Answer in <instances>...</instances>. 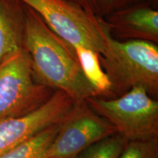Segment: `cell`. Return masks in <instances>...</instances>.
<instances>
[{
	"mask_svg": "<svg viewBox=\"0 0 158 158\" xmlns=\"http://www.w3.org/2000/svg\"><path fill=\"white\" fill-rule=\"evenodd\" d=\"M26 15L24 49L30 60L35 81L62 91L74 102L98 97L93 85L85 76L73 47L55 34L27 5Z\"/></svg>",
	"mask_w": 158,
	"mask_h": 158,
	"instance_id": "obj_1",
	"label": "cell"
},
{
	"mask_svg": "<svg viewBox=\"0 0 158 158\" xmlns=\"http://www.w3.org/2000/svg\"><path fill=\"white\" fill-rule=\"evenodd\" d=\"M99 61L110 86L112 98L136 86L152 98L158 95V45L142 40L118 41L108 35Z\"/></svg>",
	"mask_w": 158,
	"mask_h": 158,
	"instance_id": "obj_2",
	"label": "cell"
},
{
	"mask_svg": "<svg viewBox=\"0 0 158 158\" xmlns=\"http://www.w3.org/2000/svg\"><path fill=\"white\" fill-rule=\"evenodd\" d=\"M32 8L55 34L73 48L100 55L109 34L102 22L70 0H21Z\"/></svg>",
	"mask_w": 158,
	"mask_h": 158,
	"instance_id": "obj_3",
	"label": "cell"
},
{
	"mask_svg": "<svg viewBox=\"0 0 158 158\" xmlns=\"http://www.w3.org/2000/svg\"><path fill=\"white\" fill-rule=\"evenodd\" d=\"M86 102L127 141L158 138V101L136 86L115 98L93 97Z\"/></svg>",
	"mask_w": 158,
	"mask_h": 158,
	"instance_id": "obj_4",
	"label": "cell"
},
{
	"mask_svg": "<svg viewBox=\"0 0 158 158\" xmlns=\"http://www.w3.org/2000/svg\"><path fill=\"white\" fill-rule=\"evenodd\" d=\"M55 90L37 84L25 49L0 64V122L32 113Z\"/></svg>",
	"mask_w": 158,
	"mask_h": 158,
	"instance_id": "obj_5",
	"label": "cell"
},
{
	"mask_svg": "<svg viewBox=\"0 0 158 158\" xmlns=\"http://www.w3.org/2000/svg\"><path fill=\"white\" fill-rule=\"evenodd\" d=\"M115 133L113 126L92 110L86 100L73 102L59 124L45 158H76L91 145Z\"/></svg>",
	"mask_w": 158,
	"mask_h": 158,
	"instance_id": "obj_6",
	"label": "cell"
},
{
	"mask_svg": "<svg viewBox=\"0 0 158 158\" xmlns=\"http://www.w3.org/2000/svg\"><path fill=\"white\" fill-rule=\"evenodd\" d=\"M73 106L70 97L56 90L32 113L0 122V157L45 128L60 123Z\"/></svg>",
	"mask_w": 158,
	"mask_h": 158,
	"instance_id": "obj_7",
	"label": "cell"
},
{
	"mask_svg": "<svg viewBox=\"0 0 158 158\" xmlns=\"http://www.w3.org/2000/svg\"><path fill=\"white\" fill-rule=\"evenodd\" d=\"M102 22L111 38L158 44V11L143 1L114 12Z\"/></svg>",
	"mask_w": 158,
	"mask_h": 158,
	"instance_id": "obj_8",
	"label": "cell"
},
{
	"mask_svg": "<svg viewBox=\"0 0 158 158\" xmlns=\"http://www.w3.org/2000/svg\"><path fill=\"white\" fill-rule=\"evenodd\" d=\"M26 19L21 0H0V64L24 49Z\"/></svg>",
	"mask_w": 158,
	"mask_h": 158,
	"instance_id": "obj_9",
	"label": "cell"
},
{
	"mask_svg": "<svg viewBox=\"0 0 158 158\" xmlns=\"http://www.w3.org/2000/svg\"><path fill=\"white\" fill-rule=\"evenodd\" d=\"M60 123L45 128L0 158H45L47 150L54 141Z\"/></svg>",
	"mask_w": 158,
	"mask_h": 158,
	"instance_id": "obj_10",
	"label": "cell"
},
{
	"mask_svg": "<svg viewBox=\"0 0 158 158\" xmlns=\"http://www.w3.org/2000/svg\"><path fill=\"white\" fill-rule=\"evenodd\" d=\"M85 76L95 89L98 98H112L110 86L99 61V54L89 49L74 48Z\"/></svg>",
	"mask_w": 158,
	"mask_h": 158,
	"instance_id": "obj_11",
	"label": "cell"
},
{
	"mask_svg": "<svg viewBox=\"0 0 158 158\" xmlns=\"http://www.w3.org/2000/svg\"><path fill=\"white\" fill-rule=\"evenodd\" d=\"M127 143L125 138L115 133L91 145L76 158H118Z\"/></svg>",
	"mask_w": 158,
	"mask_h": 158,
	"instance_id": "obj_12",
	"label": "cell"
},
{
	"mask_svg": "<svg viewBox=\"0 0 158 158\" xmlns=\"http://www.w3.org/2000/svg\"><path fill=\"white\" fill-rule=\"evenodd\" d=\"M80 6L89 14L103 19L114 12L142 0H70Z\"/></svg>",
	"mask_w": 158,
	"mask_h": 158,
	"instance_id": "obj_13",
	"label": "cell"
},
{
	"mask_svg": "<svg viewBox=\"0 0 158 158\" xmlns=\"http://www.w3.org/2000/svg\"><path fill=\"white\" fill-rule=\"evenodd\" d=\"M118 158H158V138L127 141Z\"/></svg>",
	"mask_w": 158,
	"mask_h": 158,
	"instance_id": "obj_14",
	"label": "cell"
},
{
	"mask_svg": "<svg viewBox=\"0 0 158 158\" xmlns=\"http://www.w3.org/2000/svg\"><path fill=\"white\" fill-rule=\"evenodd\" d=\"M142 1H143V2H145L149 4L150 5L152 6V7H155V9H157L158 0H142Z\"/></svg>",
	"mask_w": 158,
	"mask_h": 158,
	"instance_id": "obj_15",
	"label": "cell"
}]
</instances>
